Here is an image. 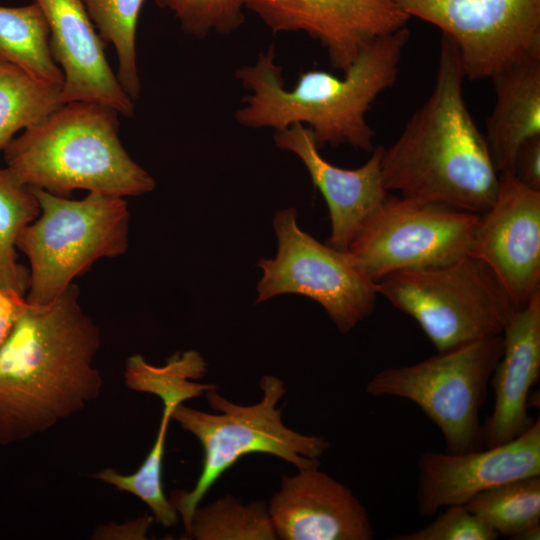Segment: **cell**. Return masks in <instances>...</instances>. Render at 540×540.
Masks as SVG:
<instances>
[{"label":"cell","mask_w":540,"mask_h":540,"mask_svg":"<svg viewBox=\"0 0 540 540\" xmlns=\"http://www.w3.org/2000/svg\"><path fill=\"white\" fill-rule=\"evenodd\" d=\"M292 207L278 211L273 227L278 251L261 259L263 271L256 303L281 294H298L318 302L345 334L374 310L376 283L353 264L346 251L322 244L301 230Z\"/></svg>","instance_id":"cell-10"},{"label":"cell","mask_w":540,"mask_h":540,"mask_svg":"<svg viewBox=\"0 0 540 540\" xmlns=\"http://www.w3.org/2000/svg\"><path fill=\"white\" fill-rule=\"evenodd\" d=\"M245 8L274 34L304 32L319 41L343 72L368 44L410 19L394 0H246Z\"/></svg>","instance_id":"cell-13"},{"label":"cell","mask_w":540,"mask_h":540,"mask_svg":"<svg viewBox=\"0 0 540 540\" xmlns=\"http://www.w3.org/2000/svg\"><path fill=\"white\" fill-rule=\"evenodd\" d=\"M480 214L387 195L363 221L346 253L377 283L404 269L469 255Z\"/></svg>","instance_id":"cell-9"},{"label":"cell","mask_w":540,"mask_h":540,"mask_svg":"<svg viewBox=\"0 0 540 540\" xmlns=\"http://www.w3.org/2000/svg\"><path fill=\"white\" fill-rule=\"evenodd\" d=\"M263 393L253 405H239L220 396L216 389L205 392L209 405L220 414H211L179 404L172 413L183 430L201 443L203 462L194 487L173 490L169 496L189 529L194 510L216 481L241 457L266 453L294 465L297 470L320 465L318 458L329 448L319 436L305 435L288 428L282 421L279 400L285 395L284 382L264 375L259 383Z\"/></svg>","instance_id":"cell-5"},{"label":"cell","mask_w":540,"mask_h":540,"mask_svg":"<svg viewBox=\"0 0 540 540\" xmlns=\"http://www.w3.org/2000/svg\"><path fill=\"white\" fill-rule=\"evenodd\" d=\"M465 78L457 48L442 36L432 93L384 148L381 175L388 192L476 214L492 205L499 172L466 105Z\"/></svg>","instance_id":"cell-2"},{"label":"cell","mask_w":540,"mask_h":540,"mask_svg":"<svg viewBox=\"0 0 540 540\" xmlns=\"http://www.w3.org/2000/svg\"><path fill=\"white\" fill-rule=\"evenodd\" d=\"M161 401L163 411L158 433L139 469L125 475L113 468H106L96 472L92 477L138 497L150 508L155 521L169 528L178 523L179 514L163 492L162 463L169 422L174 409L182 403L175 398H165Z\"/></svg>","instance_id":"cell-25"},{"label":"cell","mask_w":540,"mask_h":540,"mask_svg":"<svg viewBox=\"0 0 540 540\" xmlns=\"http://www.w3.org/2000/svg\"><path fill=\"white\" fill-rule=\"evenodd\" d=\"M42 9L50 30V49L64 83L61 104L88 101L131 117L134 101L122 88L104 52V41L82 0H33Z\"/></svg>","instance_id":"cell-16"},{"label":"cell","mask_w":540,"mask_h":540,"mask_svg":"<svg viewBox=\"0 0 540 540\" xmlns=\"http://www.w3.org/2000/svg\"><path fill=\"white\" fill-rule=\"evenodd\" d=\"M32 189L40 214L20 233L17 250L30 263L26 301L44 306L98 259L126 252L129 210L123 197L89 192L85 198L73 200Z\"/></svg>","instance_id":"cell-6"},{"label":"cell","mask_w":540,"mask_h":540,"mask_svg":"<svg viewBox=\"0 0 540 540\" xmlns=\"http://www.w3.org/2000/svg\"><path fill=\"white\" fill-rule=\"evenodd\" d=\"M273 140L278 148L294 153L305 165L329 209L331 235L326 244L346 251L363 221L389 194L381 175L384 147L374 148L362 166L344 169L322 157L313 132L305 125L277 130Z\"/></svg>","instance_id":"cell-17"},{"label":"cell","mask_w":540,"mask_h":540,"mask_svg":"<svg viewBox=\"0 0 540 540\" xmlns=\"http://www.w3.org/2000/svg\"><path fill=\"white\" fill-rule=\"evenodd\" d=\"M469 255L495 275L517 310L540 292V191L499 173L492 205L480 214Z\"/></svg>","instance_id":"cell-12"},{"label":"cell","mask_w":540,"mask_h":540,"mask_svg":"<svg viewBox=\"0 0 540 540\" xmlns=\"http://www.w3.org/2000/svg\"><path fill=\"white\" fill-rule=\"evenodd\" d=\"M62 87L40 81L0 60V152L20 130L38 123L61 104Z\"/></svg>","instance_id":"cell-23"},{"label":"cell","mask_w":540,"mask_h":540,"mask_svg":"<svg viewBox=\"0 0 540 540\" xmlns=\"http://www.w3.org/2000/svg\"><path fill=\"white\" fill-rule=\"evenodd\" d=\"M40 214L33 189L0 167V286L26 296L29 270L18 262L17 240Z\"/></svg>","instance_id":"cell-22"},{"label":"cell","mask_w":540,"mask_h":540,"mask_svg":"<svg viewBox=\"0 0 540 540\" xmlns=\"http://www.w3.org/2000/svg\"><path fill=\"white\" fill-rule=\"evenodd\" d=\"M186 535L196 540L277 539L264 500L243 504L232 495L204 507L197 506Z\"/></svg>","instance_id":"cell-24"},{"label":"cell","mask_w":540,"mask_h":540,"mask_svg":"<svg viewBox=\"0 0 540 540\" xmlns=\"http://www.w3.org/2000/svg\"><path fill=\"white\" fill-rule=\"evenodd\" d=\"M26 306L25 296L0 286V347Z\"/></svg>","instance_id":"cell-30"},{"label":"cell","mask_w":540,"mask_h":540,"mask_svg":"<svg viewBox=\"0 0 540 540\" xmlns=\"http://www.w3.org/2000/svg\"><path fill=\"white\" fill-rule=\"evenodd\" d=\"M512 174L522 184L540 191V135L526 140L520 146Z\"/></svg>","instance_id":"cell-29"},{"label":"cell","mask_w":540,"mask_h":540,"mask_svg":"<svg viewBox=\"0 0 540 540\" xmlns=\"http://www.w3.org/2000/svg\"><path fill=\"white\" fill-rule=\"evenodd\" d=\"M418 472L416 502L422 516L466 504L498 485L540 476V419L520 436L497 446L463 454L424 452Z\"/></svg>","instance_id":"cell-14"},{"label":"cell","mask_w":540,"mask_h":540,"mask_svg":"<svg viewBox=\"0 0 540 540\" xmlns=\"http://www.w3.org/2000/svg\"><path fill=\"white\" fill-rule=\"evenodd\" d=\"M495 92L486 141L499 173H512L515 156L540 135V50L532 51L490 78Z\"/></svg>","instance_id":"cell-19"},{"label":"cell","mask_w":540,"mask_h":540,"mask_svg":"<svg viewBox=\"0 0 540 540\" xmlns=\"http://www.w3.org/2000/svg\"><path fill=\"white\" fill-rule=\"evenodd\" d=\"M173 13L182 30L197 38L229 34L245 21L246 0H153Z\"/></svg>","instance_id":"cell-27"},{"label":"cell","mask_w":540,"mask_h":540,"mask_svg":"<svg viewBox=\"0 0 540 540\" xmlns=\"http://www.w3.org/2000/svg\"><path fill=\"white\" fill-rule=\"evenodd\" d=\"M502 337V355L490 378L494 406L482 423L484 448L515 439L535 421L528 408L540 375V292L514 313Z\"/></svg>","instance_id":"cell-18"},{"label":"cell","mask_w":540,"mask_h":540,"mask_svg":"<svg viewBox=\"0 0 540 540\" xmlns=\"http://www.w3.org/2000/svg\"><path fill=\"white\" fill-rule=\"evenodd\" d=\"M409 39L410 31L404 26L368 44L343 77L308 70L299 74L292 89L284 87L282 67L276 64L270 46L254 64L235 73L249 91L235 119L245 127L275 131L306 124L319 148L349 144L371 152L374 132L366 113L377 96L394 84Z\"/></svg>","instance_id":"cell-3"},{"label":"cell","mask_w":540,"mask_h":540,"mask_svg":"<svg viewBox=\"0 0 540 540\" xmlns=\"http://www.w3.org/2000/svg\"><path fill=\"white\" fill-rule=\"evenodd\" d=\"M100 345L77 285L47 305L27 303L0 347V444L46 432L96 400L103 388L93 365Z\"/></svg>","instance_id":"cell-1"},{"label":"cell","mask_w":540,"mask_h":540,"mask_svg":"<svg viewBox=\"0 0 540 540\" xmlns=\"http://www.w3.org/2000/svg\"><path fill=\"white\" fill-rule=\"evenodd\" d=\"M320 465L283 476L267 504L278 539L371 540L373 527L366 508Z\"/></svg>","instance_id":"cell-15"},{"label":"cell","mask_w":540,"mask_h":540,"mask_svg":"<svg viewBox=\"0 0 540 540\" xmlns=\"http://www.w3.org/2000/svg\"><path fill=\"white\" fill-rule=\"evenodd\" d=\"M376 289L418 323L438 352L502 335L517 311L492 271L471 255L393 272Z\"/></svg>","instance_id":"cell-7"},{"label":"cell","mask_w":540,"mask_h":540,"mask_svg":"<svg viewBox=\"0 0 540 540\" xmlns=\"http://www.w3.org/2000/svg\"><path fill=\"white\" fill-rule=\"evenodd\" d=\"M104 42L114 46L118 58L117 78L136 101L141 93L136 55V29L144 0H82Z\"/></svg>","instance_id":"cell-26"},{"label":"cell","mask_w":540,"mask_h":540,"mask_svg":"<svg viewBox=\"0 0 540 540\" xmlns=\"http://www.w3.org/2000/svg\"><path fill=\"white\" fill-rule=\"evenodd\" d=\"M410 18L442 32L470 80L490 79L540 50V0H394Z\"/></svg>","instance_id":"cell-11"},{"label":"cell","mask_w":540,"mask_h":540,"mask_svg":"<svg viewBox=\"0 0 540 540\" xmlns=\"http://www.w3.org/2000/svg\"><path fill=\"white\" fill-rule=\"evenodd\" d=\"M117 114L96 102L62 104L10 142L6 167L23 184L63 197L74 190L123 198L151 192L155 180L122 146Z\"/></svg>","instance_id":"cell-4"},{"label":"cell","mask_w":540,"mask_h":540,"mask_svg":"<svg viewBox=\"0 0 540 540\" xmlns=\"http://www.w3.org/2000/svg\"><path fill=\"white\" fill-rule=\"evenodd\" d=\"M502 351V335L477 340L412 365L383 369L366 391L416 404L442 432L447 453L481 450L479 413Z\"/></svg>","instance_id":"cell-8"},{"label":"cell","mask_w":540,"mask_h":540,"mask_svg":"<svg viewBox=\"0 0 540 540\" xmlns=\"http://www.w3.org/2000/svg\"><path fill=\"white\" fill-rule=\"evenodd\" d=\"M499 534L464 504L447 506L425 527L391 540H496Z\"/></svg>","instance_id":"cell-28"},{"label":"cell","mask_w":540,"mask_h":540,"mask_svg":"<svg viewBox=\"0 0 540 540\" xmlns=\"http://www.w3.org/2000/svg\"><path fill=\"white\" fill-rule=\"evenodd\" d=\"M0 60L34 78L63 86L64 75L50 49V30L40 6H0Z\"/></svg>","instance_id":"cell-20"},{"label":"cell","mask_w":540,"mask_h":540,"mask_svg":"<svg viewBox=\"0 0 540 540\" xmlns=\"http://www.w3.org/2000/svg\"><path fill=\"white\" fill-rule=\"evenodd\" d=\"M464 505L500 536L513 540L540 538V476L490 488Z\"/></svg>","instance_id":"cell-21"}]
</instances>
